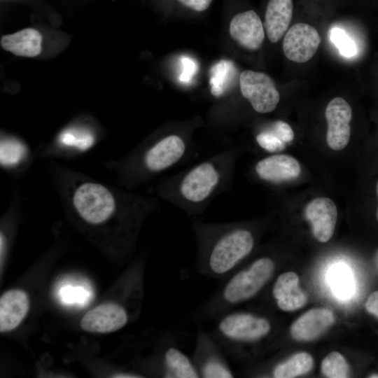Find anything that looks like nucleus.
Segmentation results:
<instances>
[{
	"instance_id": "27",
	"label": "nucleus",
	"mask_w": 378,
	"mask_h": 378,
	"mask_svg": "<svg viewBox=\"0 0 378 378\" xmlns=\"http://www.w3.org/2000/svg\"><path fill=\"white\" fill-rule=\"evenodd\" d=\"M270 128L286 144L294 139V132L291 127L283 120H276L273 122Z\"/></svg>"
},
{
	"instance_id": "30",
	"label": "nucleus",
	"mask_w": 378,
	"mask_h": 378,
	"mask_svg": "<svg viewBox=\"0 0 378 378\" xmlns=\"http://www.w3.org/2000/svg\"><path fill=\"white\" fill-rule=\"evenodd\" d=\"M366 310L378 318V290L373 292L365 303Z\"/></svg>"
},
{
	"instance_id": "4",
	"label": "nucleus",
	"mask_w": 378,
	"mask_h": 378,
	"mask_svg": "<svg viewBox=\"0 0 378 378\" xmlns=\"http://www.w3.org/2000/svg\"><path fill=\"white\" fill-rule=\"evenodd\" d=\"M224 164L219 159L202 162L190 169L177 184L178 198L188 206H199L208 200L222 183Z\"/></svg>"
},
{
	"instance_id": "2",
	"label": "nucleus",
	"mask_w": 378,
	"mask_h": 378,
	"mask_svg": "<svg viewBox=\"0 0 378 378\" xmlns=\"http://www.w3.org/2000/svg\"><path fill=\"white\" fill-rule=\"evenodd\" d=\"M64 187L66 204L86 223L98 225L117 216H145L155 206L153 200L115 190L90 178L70 176Z\"/></svg>"
},
{
	"instance_id": "13",
	"label": "nucleus",
	"mask_w": 378,
	"mask_h": 378,
	"mask_svg": "<svg viewBox=\"0 0 378 378\" xmlns=\"http://www.w3.org/2000/svg\"><path fill=\"white\" fill-rule=\"evenodd\" d=\"M335 320V316L330 309H313L293 323L290 333L298 341L314 340L324 333L334 323Z\"/></svg>"
},
{
	"instance_id": "16",
	"label": "nucleus",
	"mask_w": 378,
	"mask_h": 378,
	"mask_svg": "<svg viewBox=\"0 0 378 378\" xmlns=\"http://www.w3.org/2000/svg\"><path fill=\"white\" fill-rule=\"evenodd\" d=\"M29 307V298L24 290L12 289L3 293L0 298L1 332L18 327L26 316Z\"/></svg>"
},
{
	"instance_id": "15",
	"label": "nucleus",
	"mask_w": 378,
	"mask_h": 378,
	"mask_svg": "<svg viewBox=\"0 0 378 378\" xmlns=\"http://www.w3.org/2000/svg\"><path fill=\"white\" fill-rule=\"evenodd\" d=\"M272 295L278 307L286 312L298 309L308 300L307 293L299 286L298 276L293 272L283 273L277 277Z\"/></svg>"
},
{
	"instance_id": "21",
	"label": "nucleus",
	"mask_w": 378,
	"mask_h": 378,
	"mask_svg": "<svg viewBox=\"0 0 378 378\" xmlns=\"http://www.w3.org/2000/svg\"><path fill=\"white\" fill-rule=\"evenodd\" d=\"M27 155L25 144L14 137H3L0 144V162L4 167L10 168L20 164Z\"/></svg>"
},
{
	"instance_id": "12",
	"label": "nucleus",
	"mask_w": 378,
	"mask_h": 378,
	"mask_svg": "<svg viewBox=\"0 0 378 378\" xmlns=\"http://www.w3.org/2000/svg\"><path fill=\"white\" fill-rule=\"evenodd\" d=\"M305 216L318 241L326 243L331 239L337 218V206L331 199L321 197L310 201L305 208Z\"/></svg>"
},
{
	"instance_id": "5",
	"label": "nucleus",
	"mask_w": 378,
	"mask_h": 378,
	"mask_svg": "<svg viewBox=\"0 0 378 378\" xmlns=\"http://www.w3.org/2000/svg\"><path fill=\"white\" fill-rule=\"evenodd\" d=\"M192 362L203 378H230L234 375L227 360V356L211 335L198 326Z\"/></svg>"
},
{
	"instance_id": "8",
	"label": "nucleus",
	"mask_w": 378,
	"mask_h": 378,
	"mask_svg": "<svg viewBox=\"0 0 378 378\" xmlns=\"http://www.w3.org/2000/svg\"><path fill=\"white\" fill-rule=\"evenodd\" d=\"M321 42L320 35L313 26L299 22L286 33L282 47L285 56L290 61L304 63L313 57Z\"/></svg>"
},
{
	"instance_id": "29",
	"label": "nucleus",
	"mask_w": 378,
	"mask_h": 378,
	"mask_svg": "<svg viewBox=\"0 0 378 378\" xmlns=\"http://www.w3.org/2000/svg\"><path fill=\"white\" fill-rule=\"evenodd\" d=\"M186 8L195 12H203L209 8L213 0H176Z\"/></svg>"
},
{
	"instance_id": "20",
	"label": "nucleus",
	"mask_w": 378,
	"mask_h": 378,
	"mask_svg": "<svg viewBox=\"0 0 378 378\" xmlns=\"http://www.w3.org/2000/svg\"><path fill=\"white\" fill-rule=\"evenodd\" d=\"M314 364L310 354L300 352L276 365L272 370L275 378H292L309 372Z\"/></svg>"
},
{
	"instance_id": "1",
	"label": "nucleus",
	"mask_w": 378,
	"mask_h": 378,
	"mask_svg": "<svg viewBox=\"0 0 378 378\" xmlns=\"http://www.w3.org/2000/svg\"><path fill=\"white\" fill-rule=\"evenodd\" d=\"M197 243L196 270L199 274L223 279L237 268L255 246L253 232L232 223L195 222Z\"/></svg>"
},
{
	"instance_id": "9",
	"label": "nucleus",
	"mask_w": 378,
	"mask_h": 378,
	"mask_svg": "<svg viewBox=\"0 0 378 378\" xmlns=\"http://www.w3.org/2000/svg\"><path fill=\"white\" fill-rule=\"evenodd\" d=\"M325 116L328 123V146L335 150L344 149L351 137V106L344 99L335 97L328 104Z\"/></svg>"
},
{
	"instance_id": "14",
	"label": "nucleus",
	"mask_w": 378,
	"mask_h": 378,
	"mask_svg": "<svg viewBox=\"0 0 378 378\" xmlns=\"http://www.w3.org/2000/svg\"><path fill=\"white\" fill-rule=\"evenodd\" d=\"M255 170L262 180L279 183L298 178L300 174L301 167L298 161L293 157L276 154L258 161Z\"/></svg>"
},
{
	"instance_id": "17",
	"label": "nucleus",
	"mask_w": 378,
	"mask_h": 378,
	"mask_svg": "<svg viewBox=\"0 0 378 378\" xmlns=\"http://www.w3.org/2000/svg\"><path fill=\"white\" fill-rule=\"evenodd\" d=\"M1 48L14 55L36 57L43 49V36L35 28L27 27L1 36Z\"/></svg>"
},
{
	"instance_id": "6",
	"label": "nucleus",
	"mask_w": 378,
	"mask_h": 378,
	"mask_svg": "<svg viewBox=\"0 0 378 378\" xmlns=\"http://www.w3.org/2000/svg\"><path fill=\"white\" fill-rule=\"evenodd\" d=\"M187 150V144L181 136L169 134L144 150L138 167L146 174L159 173L176 164Z\"/></svg>"
},
{
	"instance_id": "33",
	"label": "nucleus",
	"mask_w": 378,
	"mask_h": 378,
	"mask_svg": "<svg viewBox=\"0 0 378 378\" xmlns=\"http://www.w3.org/2000/svg\"><path fill=\"white\" fill-rule=\"evenodd\" d=\"M3 1H19V0H3Z\"/></svg>"
},
{
	"instance_id": "32",
	"label": "nucleus",
	"mask_w": 378,
	"mask_h": 378,
	"mask_svg": "<svg viewBox=\"0 0 378 378\" xmlns=\"http://www.w3.org/2000/svg\"><path fill=\"white\" fill-rule=\"evenodd\" d=\"M370 378H378V374H372L368 376Z\"/></svg>"
},
{
	"instance_id": "28",
	"label": "nucleus",
	"mask_w": 378,
	"mask_h": 378,
	"mask_svg": "<svg viewBox=\"0 0 378 378\" xmlns=\"http://www.w3.org/2000/svg\"><path fill=\"white\" fill-rule=\"evenodd\" d=\"M182 71L178 79L183 83L189 82L197 71V64L195 62L188 57H183L181 59Z\"/></svg>"
},
{
	"instance_id": "18",
	"label": "nucleus",
	"mask_w": 378,
	"mask_h": 378,
	"mask_svg": "<svg viewBox=\"0 0 378 378\" xmlns=\"http://www.w3.org/2000/svg\"><path fill=\"white\" fill-rule=\"evenodd\" d=\"M293 13V0H268L263 26L272 43H277L288 30Z\"/></svg>"
},
{
	"instance_id": "22",
	"label": "nucleus",
	"mask_w": 378,
	"mask_h": 378,
	"mask_svg": "<svg viewBox=\"0 0 378 378\" xmlns=\"http://www.w3.org/2000/svg\"><path fill=\"white\" fill-rule=\"evenodd\" d=\"M234 71L232 62L222 59L211 69L209 84L211 93L215 97L220 96L226 89L228 80Z\"/></svg>"
},
{
	"instance_id": "19",
	"label": "nucleus",
	"mask_w": 378,
	"mask_h": 378,
	"mask_svg": "<svg viewBox=\"0 0 378 378\" xmlns=\"http://www.w3.org/2000/svg\"><path fill=\"white\" fill-rule=\"evenodd\" d=\"M95 140L96 136L90 129L80 126H71L64 129L57 138L59 146L79 151L90 148Z\"/></svg>"
},
{
	"instance_id": "26",
	"label": "nucleus",
	"mask_w": 378,
	"mask_h": 378,
	"mask_svg": "<svg viewBox=\"0 0 378 378\" xmlns=\"http://www.w3.org/2000/svg\"><path fill=\"white\" fill-rule=\"evenodd\" d=\"M256 141L262 148L270 153L282 151L286 146L270 127L260 132L256 136Z\"/></svg>"
},
{
	"instance_id": "10",
	"label": "nucleus",
	"mask_w": 378,
	"mask_h": 378,
	"mask_svg": "<svg viewBox=\"0 0 378 378\" xmlns=\"http://www.w3.org/2000/svg\"><path fill=\"white\" fill-rule=\"evenodd\" d=\"M130 318L126 308L118 303L102 304L88 312L83 317L81 328L88 332L106 333L125 326Z\"/></svg>"
},
{
	"instance_id": "3",
	"label": "nucleus",
	"mask_w": 378,
	"mask_h": 378,
	"mask_svg": "<svg viewBox=\"0 0 378 378\" xmlns=\"http://www.w3.org/2000/svg\"><path fill=\"white\" fill-rule=\"evenodd\" d=\"M214 321L210 333L227 357L241 355L244 347L258 344L272 331L270 321L253 312L232 309Z\"/></svg>"
},
{
	"instance_id": "11",
	"label": "nucleus",
	"mask_w": 378,
	"mask_h": 378,
	"mask_svg": "<svg viewBox=\"0 0 378 378\" xmlns=\"http://www.w3.org/2000/svg\"><path fill=\"white\" fill-rule=\"evenodd\" d=\"M229 31L237 43L250 50L259 49L265 38L263 24L253 10H244L234 15Z\"/></svg>"
},
{
	"instance_id": "23",
	"label": "nucleus",
	"mask_w": 378,
	"mask_h": 378,
	"mask_svg": "<svg viewBox=\"0 0 378 378\" xmlns=\"http://www.w3.org/2000/svg\"><path fill=\"white\" fill-rule=\"evenodd\" d=\"M330 282L334 292L340 298H346L352 295L354 283L350 272L346 266L338 265L330 270Z\"/></svg>"
},
{
	"instance_id": "31",
	"label": "nucleus",
	"mask_w": 378,
	"mask_h": 378,
	"mask_svg": "<svg viewBox=\"0 0 378 378\" xmlns=\"http://www.w3.org/2000/svg\"><path fill=\"white\" fill-rule=\"evenodd\" d=\"M376 192H377V200H378V181L376 185ZM377 220L378 221V206H377Z\"/></svg>"
},
{
	"instance_id": "24",
	"label": "nucleus",
	"mask_w": 378,
	"mask_h": 378,
	"mask_svg": "<svg viewBox=\"0 0 378 378\" xmlns=\"http://www.w3.org/2000/svg\"><path fill=\"white\" fill-rule=\"evenodd\" d=\"M323 375L330 378H346L349 377V368L344 357L337 351L328 354L321 363Z\"/></svg>"
},
{
	"instance_id": "7",
	"label": "nucleus",
	"mask_w": 378,
	"mask_h": 378,
	"mask_svg": "<svg viewBox=\"0 0 378 378\" xmlns=\"http://www.w3.org/2000/svg\"><path fill=\"white\" fill-rule=\"evenodd\" d=\"M242 95L258 113L274 111L280 100V94L273 79L267 74L245 70L239 76Z\"/></svg>"
},
{
	"instance_id": "25",
	"label": "nucleus",
	"mask_w": 378,
	"mask_h": 378,
	"mask_svg": "<svg viewBox=\"0 0 378 378\" xmlns=\"http://www.w3.org/2000/svg\"><path fill=\"white\" fill-rule=\"evenodd\" d=\"M330 39L342 56L352 57L357 55L356 42L344 29L337 27H332L330 31Z\"/></svg>"
}]
</instances>
